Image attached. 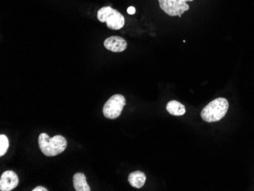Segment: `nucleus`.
<instances>
[{
	"mask_svg": "<svg viewBox=\"0 0 254 191\" xmlns=\"http://www.w3.org/2000/svg\"><path fill=\"white\" fill-rule=\"evenodd\" d=\"M38 144L42 153L48 157L60 155L67 147V141L64 136L57 135L51 138L45 132L40 134Z\"/></svg>",
	"mask_w": 254,
	"mask_h": 191,
	"instance_id": "nucleus-1",
	"label": "nucleus"
},
{
	"mask_svg": "<svg viewBox=\"0 0 254 191\" xmlns=\"http://www.w3.org/2000/svg\"><path fill=\"white\" fill-rule=\"evenodd\" d=\"M228 108L229 103L226 98H216L202 109L201 118L207 123L218 122L226 115Z\"/></svg>",
	"mask_w": 254,
	"mask_h": 191,
	"instance_id": "nucleus-2",
	"label": "nucleus"
},
{
	"mask_svg": "<svg viewBox=\"0 0 254 191\" xmlns=\"http://www.w3.org/2000/svg\"><path fill=\"white\" fill-rule=\"evenodd\" d=\"M98 19L101 22H106L108 28L120 30L125 25V18L118 10L110 6L102 7L97 13Z\"/></svg>",
	"mask_w": 254,
	"mask_h": 191,
	"instance_id": "nucleus-3",
	"label": "nucleus"
},
{
	"mask_svg": "<svg viewBox=\"0 0 254 191\" xmlns=\"http://www.w3.org/2000/svg\"><path fill=\"white\" fill-rule=\"evenodd\" d=\"M126 105V98L124 95L117 94L108 100L103 108L104 116L108 119H117L121 116L123 109Z\"/></svg>",
	"mask_w": 254,
	"mask_h": 191,
	"instance_id": "nucleus-4",
	"label": "nucleus"
},
{
	"mask_svg": "<svg viewBox=\"0 0 254 191\" xmlns=\"http://www.w3.org/2000/svg\"><path fill=\"white\" fill-rule=\"evenodd\" d=\"M192 1L193 0H158V2L161 9L170 16H181L189 10L188 2Z\"/></svg>",
	"mask_w": 254,
	"mask_h": 191,
	"instance_id": "nucleus-5",
	"label": "nucleus"
},
{
	"mask_svg": "<svg viewBox=\"0 0 254 191\" xmlns=\"http://www.w3.org/2000/svg\"><path fill=\"white\" fill-rule=\"evenodd\" d=\"M18 178L13 171H6L2 173L0 179V191H11L18 186Z\"/></svg>",
	"mask_w": 254,
	"mask_h": 191,
	"instance_id": "nucleus-6",
	"label": "nucleus"
},
{
	"mask_svg": "<svg viewBox=\"0 0 254 191\" xmlns=\"http://www.w3.org/2000/svg\"><path fill=\"white\" fill-rule=\"evenodd\" d=\"M104 45L108 51L119 53L127 49V42L121 37L111 36L105 40Z\"/></svg>",
	"mask_w": 254,
	"mask_h": 191,
	"instance_id": "nucleus-7",
	"label": "nucleus"
},
{
	"mask_svg": "<svg viewBox=\"0 0 254 191\" xmlns=\"http://www.w3.org/2000/svg\"><path fill=\"white\" fill-rule=\"evenodd\" d=\"M128 181H129V183L130 184L131 186L137 188V189H139L145 185L146 177H145L143 172L136 171V172H133L129 174V177H128Z\"/></svg>",
	"mask_w": 254,
	"mask_h": 191,
	"instance_id": "nucleus-8",
	"label": "nucleus"
},
{
	"mask_svg": "<svg viewBox=\"0 0 254 191\" xmlns=\"http://www.w3.org/2000/svg\"><path fill=\"white\" fill-rule=\"evenodd\" d=\"M73 186L76 191H90L89 185L87 183L86 177L83 173H76L73 176Z\"/></svg>",
	"mask_w": 254,
	"mask_h": 191,
	"instance_id": "nucleus-9",
	"label": "nucleus"
},
{
	"mask_svg": "<svg viewBox=\"0 0 254 191\" xmlns=\"http://www.w3.org/2000/svg\"><path fill=\"white\" fill-rule=\"evenodd\" d=\"M167 111L168 113L171 114V115L174 116H183L184 114L186 113V108L185 106L181 102L178 101H171L168 102L166 106Z\"/></svg>",
	"mask_w": 254,
	"mask_h": 191,
	"instance_id": "nucleus-10",
	"label": "nucleus"
},
{
	"mask_svg": "<svg viewBox=\"0 0 254 191\" xmlns=\"http://www.w3.org/2000/svg\"><path fill=\"white\" fill-rule=\"evenodd\" d=\"M9 147V141L5 135H0V156H3Z\"/></svg>",
	"mask_w": 254,
	"mask_h": 191,
	"instance_id": "nucleus-11",
	"label": "nucleus"
},
{
	"mask_svg": "<svg viewBox=\"0 0 254 191\" xmlns=\"http://www.w3.org/2000/svg\"><path fill=\"white\" fill-rule=\"evenodd\" d=\"M127 12L129 15H134L135 13V8L133 6H129V8H127Z\"/></svg>",
	"mask_w": 254,
	"mask_h": 191,
	"instance_id": "nucleus-12",
	"label": "nucleus"
},
{
	"mask_svg": "<svg viewBox=\"0 0 254 191\" xmlns=\"http://www.w3.org/2000/svg\"><path fill=\"white\" fill-rule=\"evenodd\" d=\"M48 190L47 188H44V187L38 186L37 188H34L32 190V191H48Z\"/></svg>",
	"mask_w": 254,
	"mask_h": 191,
	"instance_id": "nucleus-13",
	"label": "nucleus"
}]
</instances>
